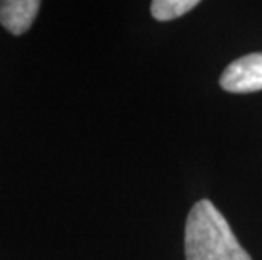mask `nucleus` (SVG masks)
Masks as SVG:
<instances>
[{"label": "nucleus", "instance_id": "nucleus-1", "mask_svg": "<svg viewBox=\"0 0 262 260\" xmlns=\"http://www.w3.org/2000/svg\"><path fill=\"white\" fill-rule=\"evenodd\" d=\"M186 260H250L230 225L208 200L191 208L185 228Z\"/></svg>", "mask_w": 262, "mask_h": 260}, {"label": "nucleus", "instance_id": "nucleus-2", "mask_svg": "<svg viewBox=\"0 0 262 260\" xmlns=\"http://www.w3.org/2000/svg\"><path fill=\"white\" fill-rule=\"evenodd\" d=\"M220 85L230 93H252L262 90V53L235 59L220 76Z\"/></svg>", "mask_w": 262, "mask_h": 260}, {"label": "nucleus", "instance_id": "nucleus-3", "mask_svg": "<svg viewBox=\"0 0 262 260\" xmlns=\"http://www.w3.org/2000/svg\"><path fill=\"white\" fill-rule=\"evenodd\" d=\"M39 7V0H0V24L10 34L22 36L31 29Z\"/></svg>", "mask_w": 262, "mask_h": 260}, {"label": "nucleus", "instance_id": "nucleus-4", "mask_svg": "<svg viewBox=\"0 0 262 260\" xmlns=\"http://www.w3.org/2000/svg\"><path fill=\"white\" fill-rule=\"evenodd\" d=\"M198 5V0H156L150 4V14L156 20H172L185 15Z\"/></svg>", "mask_w": 262, "mask_h": 260}]
</instances>
